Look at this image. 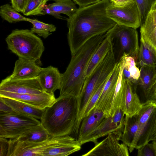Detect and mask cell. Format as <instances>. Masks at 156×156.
<instances>
[{
  "mask_svg": "<svg viewBox=\"0 0 156 156\" xmlns=\"http://www.w3.org/2000/svg\"><path fill=\"white\" fill-rule=\"evenodd\" d=\"M109 0H101L95 4L79 7L67 18V37L71 55L91 37L107 32L116 24L107 15Z\"/></svg>",
  "mask_w": 156,
  "mask_h": 156,
  "instance_id": "cell-1",
  "label": "cell"
},
{
  "mask_svg": "<svg viewBox=\"0 0 156 156\" xmlns=\"http://www.w3.org/2000/svg\"><path fill=\"white\" fill-rule=\"evenodd\" d=\"M109 35V31L88 40L72 55L62 80L59 97L80 96L86 78V69L93 54Z\"/></svg>",
  "mask_w": 156,
  "mask_h": 156,
  "instance_id": "cell-2",
  "label": "cell"
},
{
  "mask_svg": "<svg viewBox=\"0 0 156 156\" xmlns=\"http://www.w3.org/2000/svg\"><path fill=\"white\" fill-rule=\"evenodd\" d=\"M78 117V98L58 97L44 110L40 121L50 136L60 137L76 133Z\"/></svg>",
  "mask_w": 156,
  "mask_h": 156,
  "instance_id": "cell-3",
  "label": "cell"
},
{
  "mask_svg": "<svg viewBox=\"0 0 156 156\" xmlns=\"http://www.w3.org/2000/svg\"><path fill=\"white\" fill-rule=\"evenodd\" d=\"M9 50L19 58L41 62L44 50L42 40L28 29H16L5 39Z\"/></svg>",
  "mask_w": 156,
  "mask_h": 156,
  "instance_id": "cell-4",
  "label": "cell"
},
{
  "mask_svg": "<svg viewBox=\"0 0 156 156\" xmlns=\"http://www.w3.org/2000/svg\"><path fill=\"white\" fill-rule=\"evenodd\" d=\"M117 63L112 47L86 78L82 91L78 98L79 108L80 112L84 111L93 93L108 79Z\"/></svg>",
  "mask_w": 156,
  "mask_h": 156,
  "instance_id": "cell-5",
  "label": "cell"
},
{
  "mask_svg": "<svg viewBox=\"0 0 156 156\" xmlns=\"http://www.w3.org/2000/svg\"><path fill=\"white\" fill-rule=\"evenodd\" d=\"M109 33L116 62L124 56H131L136 63L139 46L136 29L116 23Z\"/></svg>",
  "mask_w": 156,
  "mask_h": 156,
  "instance_id": "cell-6",
  "label": "cell"
},
{
  "mask_svg": "<svg viewBox=\"0 0 156 156\" xmlns=\"http://www.w3.org/2000/svg\"><path fill=\"white\" fill-rule=\"evenodd\" d=\"M41 123L38 119L26 114L0 112V137L16 138Z\"/></svg>",
  "mask_w": 156,
  "mask_h": 156,
  "instance_id": "cell-7",
  "label": "cell"
},
{
  "mask_svg": "<svg viewBox=\"0 0 156 156\" xmlns=\"http://www.w3.org/2000/svg\"><path fill=\"white\" fill-rule=\"evenodd\" d=\"M136 114L138 129L132 146L129 149L130 152L150 142L149 138L156 117V104L149 101L143 103L142 108Z\"/></svg>",
  "mask_w": 156,
  "mask_h": 156,
  "instance_id": "cell-8",
  "label": "cell"
},
{
  "mask_svg": "<svg viewBox=\"0 0 156 156\" xmlns=\"http://www.w3.org/2000/svg\"><path fill=\"white\" fill-rule=\"evenodd\" d=\"M67 136H50L44 141L37 142L9 139L7 156H43L46 150L61 142Z\"/></svg>",
  "mask_w": 156,
  "mask_h": 156,
  "instance_id": "cell-9",
  "label": "cell"
},
{
  "mask_svg": "<svg viewBox=\"0 0 156 156\" xmlns=\"http://www.w3.org/2000/svg\"><path fill=\"white\" fill-rule=\"evenodd\" d=\"M108 16L116 23L135 29L141 26L139 11L134 1L116 6L110 4L106 9Z\"/></svg>",
  "mask_w": 156,
  "mask_h": 156,
  "instance_id": "cell-10",
  "label": "cell"
},
{
  "mask_svg": "<svg viewBox=\"0 0 156 156\" xmlns=\"http://www.w3.org/2000/svg\"><path fill=\"white\" fill-rule=\"evenodd\" d=\"M119 136L112 133L100 142H98L91 150L82 156H129L128 146L125 144H120Z\"/></svg>",
  "mask_w": 156,
  "mask_h": 156,
  "instance_id": "cell-11",
  "label": "cell"
},
{
  "mask_svg": "<svg viewBox=\"0 0 156 156\" xmlns=\"http://www.w3.org/2000/svg\"><path fill=\"white\" fill-rule=\"evenodd\" d=\"M0 90L37 94L46 92L41 84L38 76L30 79H18L9 76L1 81Z\"/></svg>",
  "mask_w": 156,
  "mask_h": 156,
  "instance_id": "cell-12",
  "label": "cell"
},
{
  "mask_svg": "<svg viewBox=\"0 0 156 156\" xmlns=\"http://www.w3.org/2000/svg\"><path fill=\"white\" fill-rule=\"evenodd\" d=\"M121 68L120 62L116 65L105 84L95 107L108 116L113 100L116 83Z\"/></svg>",
  "mask_w": 156,
  "mask_h": 156,
  "instance_id": "cell-13",
  "label": "cell"
},
{
  "mask_svg": "<svg viewBox=\"0 0 156 156\" xmlns=\"http://www.w3.org/2000/svg\"><path fill=\"white\" fill-rule=\"evenodd\" d=\"M142 103L138 94L134 92L130 81L122 76L120 107L125 115L132 116L140 110Z\"/></svg>",
  "mask_w": 156,
  "mask_h": 156,
  "instance_id": "cell-14",
  "label": "cell"
},
{
  "mask_svg": "<svg viewBox=\"0 0 156 156\" xmlns=\"http://www.w3.org/2000/svg\"><path fill=\"white\" fill-rule=\"evenodd\" d=\"M0 97L15 99L37 108L44 110L55 101L54 94L46 92L40 94H19L0 90Z\"/></svg>",
  "mask_w": 156,
  "mask_h": 156,
  "instance_id": "cell-15",
  "label": "cell"
},
{
  "mask_svg": "<svg viewBox=\"0 0 156 156\" xmlns=\"http://www.w3.org/2000/svg\"><path fill=\"white\" fill-rule=\"evenodd\" d=\"M38 77L41 84L45 92L54 94L56 90H60L62 75L58 68L51 66L42 68Z\"/></svg>",
  "mask_w": 156,
  "mask_h": 156,
  "instance_id": "cell-16",
  "label": "cell"
},
{
  "mask_svg": "<svg viewBox=\"0 0 156 156\" xmlns=\"http://www.w3.org/2000/svg\"><path fill=\"white\" fill-rule=\"evenodd\" d=\"M122 130L123 129L113 121L112 117H105L96 128L80 144L81 145L86 143L91 142L95 145L98 142L97 141L98 138L112 133H115L120 136Z\"/></svg>",
  "mask_w": 156,
  "mask_h": 156,
  "instance_id": "cell-17",
  "label": "cell"
},
{
  "mask_svg": "<svg viewBox=\"0 0 156 156\" xmlns=\"http://www.w3.org/2000/svg\"><path fill=\"white\" fill-rule=\"evenodd\" d=\"M105 117V115L102 111L94 107L88 115L83 118L77 139L80 143L96 128Z\"/></svg>",
  "mask_w": 156,
  "mask_h": 156,
  "instance_id": "cell-18",
  "label": "cell"
},
{
  "mask_svg": "<svg viewBox=\"0 0 156 156\" xmlns=\"http://www.w3.org/2000/svg\"><path fill=\"white\" fill-rule=\"evenodd\" d=\"M42 68L33 60L19 58L15 62L11 77L18 79H27L38 76Z\"/></svg>",
  "mask_w": 156,
  "mask_h": 156,
  "instance_id": "cell-19",
  "label": "cell"
},
{
  "mask_svg": "<svg viewBox=\"0 0 156 156\" xmlns=\"http://www.w3.org/2000/svg\"><path fill=\"white\" fill-rule=\"evenodd\" d=\"M81 146L77 139L68 135L61 142L46 150L43 156H67L80 150Z\"/></svg>",
  "mask_w": 156,
  "mask_h": 156,
  "instance_id": "cell-20",
  "label": "cell"
},
{
  "mask_svg": "<svg viewBox=\"0 0 156 156\" xmlns=\"http://www.w3.org/2000/svg\"><path fill=\"white\" fill-rule=\"evenodd\" d=\"M77 9L72 0H58L54 3L46 5L43 12L44 15L48 14L57 19H63L60 14L66 15L69 18L76 13Z\"/></svg>",
  "mask_w": 156,
  "mask_h": 156,
  "instance_id": "cell-21",
  "label": "cell"
},
{
  "mask_svg": "<svg viewBox=\"0 0 156 156\" xmlns=\"http://www.w3.org/2000/svg\"><path fill=\"white\" fill-rule=\"evenodd\" d=\"M140 38L156 50V11L151 9L140 26Z\"/></svg>",
  "mask_w": 156,
  "mask_h": 156,
  "instance_id": "cell-22",
  "label": "cell"
},
{
  "mask_svg": "<svg viewBox=\"0 0 156 156\" xmlns=\"http://www.w3.org/2000/svg\"><path fill=\"white\" fill-rule=\"evenodd\" d=\"M138 127V121L136 114L132 116L125 115L124 127L120 136V140L129 147V149L133 144Z\"/></svg>",
  "mask_w": 156,
  "mask_h": 156,
  "instance_id": "cell-23",
  "label": "cell"
},
{
  "mask_svg": "<svg viewBox=\"0 0 156 156\" xmlns=\"http://www.w3.org/2000/svg\"><path fill=\"white\" fill-rule=\"evenodd\" d=\"M121 60L122 63L123 77L130 81L133 91L136 92L140 76V70L137 67L134 58L131 56H124Z\"/></svg>",
  "mask_w": 156,
  "mask_h": 156,
  "instance_id": "cell-24",
  "label": "cell"
},
{
  "mask_svg": "<svg viewBox=\"0 0 156 156\" xmlns=\"http://www.w3.org/2000/svg\"><path fill=\"white\" fill-rule=\"evenodd\" d=\"M140 70V74L137 88L139 87L141 90L143 96L146 99V102L156 72V65L142 66Z\"/></svg>",
  "mask_w": 156,
  "mask_h": 156,
  "instance_id": "cell-25",
  "label": "cell"
},
{
  "mask_svg": "<svg viewBox=\"0 0 156 156\" xmlns=\"http://www.w3.org/2000/svg\"><path fill=\"white\" fill-rule=\"evenodd\" d=\"M5 102L16 111L29 115L41 120L44 110H41L20 101L10 98L0 97Z\"/></svg>",
  "mask_w": 156,
  "mask_h": 156,
  "instance_id": "cell-26",
  "label": "cell"
},
{
  "mask_svg": "<svg viewBox=\"0 0 156 156\" xmlns=\"http://www.w3.org/2000/svg\"><path fill=\"white\" fill-rule=\"evenodd\" d=\"M138 58L136 65L138 67L156 65V50L140 38Z\"/></svg>",
  "mask_w": 156,
  "mask_h": 156,
  "instance_id": "cell-27",
  "label": "cell"
},
{
  "mask_svg": "<svg viewBox=\"0 0 156 156\" xmlns=\"http://www.w3.org/2000/svg\"><path fill=\"white\" fill-rule=\"evenodd\" d=\"M50 136L41 123L24 132L15 139L20 141L37 142L44 141Z\"/></svg>",
  "mask_w": 156,
  "mask_h": 156,
  "instance_id": "cell-28",
  "label": "cell"
},
{
  "mask_svg": "<svg viewBox=\"0 0 156 156\" xmlns=\"http://www.w3.org/2000/svg\"><path fill=\"white\" fill-rule=\"evenodd\" d=\"M111 47V42L108 35L94 52L90 61L86 72V78L89 76L97 65L103 59Z\"/></svg>",
  "mask_w": 156,
  "mask_h": 156,
  "instance_id": "cell-29",
  "label": "cell"
},
{
  "mask_svg": "<svg viewBox=\"0 0 156 156\" xmlns=\"http://www.w3.org/2000/svg\"><path fill=\"white\" fill-rule=\"evenodd\" d=\"M27 21L33 25L30 30L31 31L44 38H47L51 34V32H54L56 30V27L55 25L46 23L36 19L27 18Z\"/></svg>",
  "mask_w": 156,
  "mask_h": 156,
  "instance_id": "cell-30",
  "label": "cell"
},
{
  "mask_svg": "<svg viewBox=\"0 0 156 156\" xmlns=\"http://www.w3.org/2000/svg\"><path fill=\"white\" fill-rule=\"evenodd\" d=\"M0 15L2 19L10 23L27 21V18L21 15L8 4L1 6Z\"/></svg>",
  "mask_w": 156,
  "mask_h": 156,
  "instance_id": "cell-31",
  "label": "cell"
},
{
  "mask_svg": "<svg viewBox=\"0 0 156 156\" xmlns=\"http://www.w3.org/2000/svg\"><path fill=\"white\" fill-rule=\"evenodd\" d=\"M48 0H29L23 12L26 16L44 15L43 9Z\"/></svg>",
  "mask_w": 156,
  "mask_h": 156,
  "instance_id": "cell-32",
  "label": "cell"
},
{
  "mask_svg": "<svg viewBox=\"0 0 156 156\" xmlns=\"http://www.w3.org/2000/svg\"><path fill=\"white\" fill-rule=\"evenodd\" d=\"M121 68L116 83L115 94L112 107L108 117L112 116L116 110L120 107L121 97L122 83L123 67L122 61H120Z\"/></svg>",
  "mask_w": 156,
  "mask_h": 156,
  "instance_id": "cell-33",
  "label": "cell"
},
{
  "mask_svg": "<svg viewBox=\"0 0 156 156\" xmlns=\"http://www.w3.org/2000/svg\"><path fill=\"white\" fill-rule=\"evenodd\" d=\"M134 0L138 6L139 11L141 26L144 22L148 13L151 10L152 4L155 0Z\"/></svg>",
  "mask_w": 156,
  "mask_h": 156,
  "instance_id": "cell-34",
  "label": "cell"
},
{
  "mask_svg": "<svg viewBox=\"0 0 156 156\" xmlns=\"http://www.w3.org/2000/svg\"><path fill=\"white\" fill-rule=\"evenodd\" d=\"M108 80L103 83L92 95L84 109L83 119L84 117L87 115L91 110L95 107L103 88Z\"/></svg>",
  "mask_w": 156,
  "mask_h": 156,
  "instance_id": "cell-35",
  "label": "cell"
},
{
  "mask_svg": "<svg viewBox=\"0 0 156 156\" xmlns=\"http://www.w3.org/2000/svg\"><path fill=\"white\" fill-rule=\"evenodd\" d=\"M138 156H156L153 144L147 143L137 149Z\"/></svg>",
  "mask_w": 156,
  "mask_h": 156,
  "instance_id": "cell-36",
  "label": "cell"
},
{
  "mask_svg": "<svg viewBox=\"0 0 156 156\" xmlns=\"http://www.w3.org/2000/svg\"><path fill=\"white\" fill-rule=\"evenodd\" d=\"M147 101L152 102L156 104V72L152 80Z\"/></svg>",
  "mask_w": 156,
  "mask_h": 156,
  "instance_id": "cell-37",
  "label": "cell"
},
{
  "mask_svg": "<svg viewBox=\"0 0 156 156\" xmlns=\"http://www.w3.org/2000/svg\"><path fill=\"white\" fill-rule=\"evenodd\" d=\"M29 0H11L12 7L18 12H23Z\"/></svg>",
  "mask_w": 156,
  "mask_h": 156,
  "instance_id": "cell-38",
  "label": "cell"
},
{
  "mask_svg": "<svg viewBox=\"0 0 156 156\" xmlns=\"http://www.w3.org/2000/svg\"><path fill=\"white\" fill-rule=\"evenodd\" d=\"M0 156H7L9 147V140L7 138L0 137Z\"/></svg>",
  "mask_w": 156,
  "mask_h": 156,
  "instance_id": "cell-39",
  "label": "cell"
},
{
  "mask_svg": "<svg viewBox=\"0 0 156 156\" xmlns=\"http://www.w3.org/2000/svg\"><path fill=\"white\" fill-rule=\"evenodd\" d=\"M0 112L11 113H16L19 112L14 110L1 98H0Z\"/></svg>",
  "mask_w": 156,
  "mask_h": 156,
  "instance_id": "cell-40",
  "label": "cell"
},
{
  "mask_svg": "<svg viewBox=\"0 0 156 156\" xmlns=\"http://www.w3.org/2000/svg\"><path fill=\"white\" fill-rule=\"evenodd\" d=\"M79 7H83L97 3L101 0H73Z\"/></svg>",
  "mask_w": 156,
  "mask_h": 156,
  "instance_id": "cell-41",
  "label": "cell"
},
{
  "mask_svg": "<svg viewBox=\"0 0 156 156\" xmlns=\"http://www.w3.org/2000/svg\"><path fill=\"white\" fill-rule=\"evenodd\" d=\"M111 4L116 6L124 5L129 1V0H109Z\"/></svg>",
  "mask_w": 156,
  "mask_h": 156,
  "instance_id": "cell-42",
  "label": "cell"
},
{
  "mask_svg": "<svg viewBox=\"0 0 156 156\" xmlns=\"http://www.w3.org/2000/svg\"><path fill=\"white\" fill-rule=\"evenodd\" d=\"M155 140H156V117L154 126L149 138V141Z\"/></svg>",
  "mask_w": 156,
  "mask_h": 156,
  "instance_id": "cell-43",
  "label": "cell"
},
{
  "mask_svg": "<svg viewBox=\"0 0 156 156\" xmlns=\"http://www.w3.org/2000/svg\"><path fill=\"white\" fill-rule=\"evenodd\" d=\"M151 9L155 10L156 11V0L152 4Z\"/></svg>",
  "mask_w": 156,
  "mask_h": 156,
  "instance_id": "cell-44",
  "label": "cell"
},
{
  "mask_svg": "<svg viewBox=\"0 0 156 156\" xmlns=\"http://www.w3.org/2000/svg\"><path fill=\"white\" fill-rule=\"evenodd\" d=\"M152 143L154 144L155 149L156 151V140L152 141Z\"/></svg>",
  "mask_w": 156,
  "mask_h": 156,
  "instance_id": "cell-45",
  "label": "cell"
},
{
  "mask_svg": "<svg viewBox=\"0 0 156 156\" xmlns=\"http://www.w3.org/2000/svg\"><path fill=\"white\" fill-rule=\"evenodd\" d=\"M53 0L54 1H58V0Z\"/></svg>",
  "mask_w": 156,
  "mask_h": 156,
  "instance_id": "cell-46",
  "label": "cell"
},
{
  "mask_svg": "<svg viewBox=\"0 0 156 156\" xmlns=\"http://www.w3.org/2000/svg\"><path fill=\"white\" fill-rule=\"evenodd\" d=\"M130 0V1H134V0Z\"/></svg>",
  "mask_w": 156,
  "mask_h": 156,
  "instance_id": "cell-47",
  "label": "cell"
}]
</instances>
